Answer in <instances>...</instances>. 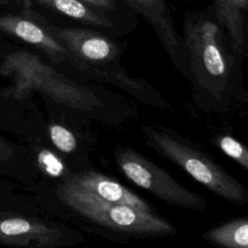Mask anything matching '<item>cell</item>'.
<instances>
[{
  "instance_id": "cell-1",
  "label": "cell",
  "mask_w": 248,
  "mask_h": 248,
  "mask_svg": "<svg viewBox=\"0 0 248 248\" xmlns=\"http://www.w3.org/2000/svg\"><path fill=\"white\" fill-rule=\"evenodd\" d=\"M181 37L188 58L186 77L201 106L225 110L233 99H240L242 58L218 22L213 6L187 11Z\"/></svg>"
},
{
  "instance_id": "cell-2",
  "label": "cell",
  "mask_w": 248,
  "mask_h": 248,
  "mask_svg": "<svg viewBox=\"0 0 248 248\" xmlns=\"http://www.w3.org/2000/svg\"><path fill=\"white\" fill-rule=\"evenodd\" d=\"M0 75L10 83L0 92L17 103L32 91L75 108H91L97 105L94 95L56 72L42 58L22 47L0 51Z\"/></svg>"
},
{
  "instance_id": "cell-3",
  "label": "cell",
  "mask_w": 248,
  "mask_h": 248,
  "mask_svg": "<svg viewBox=\"0 0 248 248\" xmlns=\"http://www.w3.org/2000/svg\"><path fill=\"white\" fill-rule=\"evenodd\" d=\"M140 130L150 148L181 168L208 191L236 205L247 203V189L201 146L163 125L143 124Z\"/></svg>"
},
{
  "instance_id": "cell-4",
  "label": "cell",
  "mask_w": 248,
  "mask_h": 248,
  "mask_svg": "<svg viewBox=\"0 0 248 248\" xmlns=\"http://www.w3.org/2000/svg\"><path fill=\"white\" fill-rule=\"evenodd\" d=\"M58 197L73 211L110 231L131 236H163L176 232L163 217L128 205L105 201L66 180Z\"/></svg>"
},
{
  "instance_id": "cell-5",
  "label": "cell",
  "mask_w": 248,
  "mask_h": 248,
  "mask_svg": "<svg viewBox=\"0 0 248 248\" xmlns=\"http://www.w3.org/2000/svg\"><path fill=\"white\" fill-rule=\"evenodd\" d=\"M114 160L120 171L130 181L164 202L198 212L208 207L203 197L181 185L165 169L135 149L116 146Z\"/></svg>"
},
{
  "instance_id": "cell-6",
  "label": "cell",
  "mask_w": 248,
  "mask_h": 248,
  "mask_svg": "<svg viewBox=\"0 0 248 248\" xmlns=\"http://www.w3.org/2000/svg\"><path fill=\"white\" fill-rule=\"evenodd\" d=\"M31 12L65 46L72 61L80 70L87 71L92 65L110 63L119 56V45L104 31L94 28L56 25L32 10Z\"/></svg>"
},
{
  "instance_id": "cell-7",
  "label": "cell",
  "mask_w": 248,
  "mask_h": 248,
  "mask_svg": "<svg viewBox=\"0 0 248 248\" xmlns=\"http://www.w3.org/2000/svg\"><path fill=\"white\" fill-rule=\"evenodd\" d=\"M154 30L161 46L176 69L187 76L188 58L182 37L174 27L167 0H121Z\"/></svg>"
},
{
  "instance_id": "cell-8",
  "label": "cell",
  "mask_w": 248,
  "mask_h": 248,
  "mask_svg": "<svg viewBox=\"0 0 248 248\" xmlns=\"http://www.w3.org/2000/svg\"><path fill=\"white\" fill-rule=\"evenodd\" d=\"M62 232L46 222L21 214L0 212V245L24 248L56 246Z\"/></svg>"
},
{
  "instance_id": "cell-9",
  "label": "cell",
  "mask_w": 248,
  "mask_h": 248,
  "mask_svg": "<svg viewBox=\"0 0 248 248\" xmlns=\"http://www.w3.org/2000/svg\"><path fill=\"white\" fill-rule=\"evenodd\" d=\"M0 32L41 50L55 64L72 61L69 51L33 16L30 9L25 10L24 16H0Z\"/></svg>"
},
{
  "instance_id": "cell-10",
  "label": "cell",
  "mask_w": 248,
  "mask_h": 248,
  "mask_svg": "<svg viewBox=\"0 0 248 248\" xmlns=\"http://www.w3.org/2000/svg\"><path fill=\"white\" fill-rule=\"evenodd\" d=\"M68 181L114 203L128 205L140 210L153 212L151 206L143 199L130 191L116 180L95 170H85L69 178Z\"/></svg>"
},
{
  "instance_id": "cell-11",
  "label": "cell",
  "mask_w": 248,
  "mask_h": 248,
  "mask_svg": "<svg viewBox=\"0 0 248 248\" xmlns=\"http://www.w3.org/2000/svg\"><path fill=\"white\" fill-rule=\"evenodd\" d=\"M40 6L90 28L117 32L125 23L101 12L82 0H34Z\"/></svg>"
},
{
  "instance_id": "cell-12",
  "label": "cell",
  "mask_w": 248,
  "mask_h": 248,
  "mask_svg": "<svg viewBox=\"0 0 248 248\" xmlns=\"http://www.w3.org/2000/svg\"><path fill=\"white\" fill-rule=\"evenodd\" d=\"M211 5L234 50L241 58L245 57L248 50V0H213Z\"/></svg>"
},
{
  "instance_id": "cell-13",
  "label": "cell",
  "mask_w": 248,
  "mask_h": 248,
  "mask_svg": "<svg viewBox=\"0 0 248 248\" xmlns=\"http://www.w3.org/2000/svg\"><path fill=\"white\" fill-rule=\"evenodd\" d=\"M202 238L212 245L223 248H247L248 218H234L216 225L205 231Z\"/></svg>"
},
{
  "instance_id": "cell-14",
  "label": "cell",
  "mask_w": 248,
  "mask_h": 248,
  "mask_svg": "<svg viewBox=\"0 0 248 248\" xmlns=\"http://www.w3.org/2000/svg\"><path fill=\"white\" fill-rule=\"evenodd\" d=\"M21 118L19 103L0 92V131L6 133H20Z\"/></svg>"
},
{
  "instance_id": "cell-15",
  "label": "cell",
  "mask_w": 248,
  "mask_h": 248,
  "mask_svg": "<svg viewBox=\"0 0 248 248\" xmlns=\"http://www.w3.org/2000/svg\"><path fill=\"white\" fill-rule=\"evenodd\" d=\"M19 160V147L0 136V175L5 178L16 176Z\"/></svg>"
},
{
  "instance_id": "cell-16",
  "label": "cell",
  "mask_w": 248,
  "mask_h": 248,
  "mask_svg": "<svg viewBox=\"0 0 248 248\" xmlns=\"http://www.w3.org/2000/svg\"><path fill=\"white\" fill-rule=\"evenodd\" d=\"M91 7L104 12L123 23H131L134 19V12L121 0H82Z\"/></svg>"
},
{
  "instance_id": "cell-17",
  "label": "cell",
  "mask_w": 248,
  "mask_h": 248,
  "mask_svg": "<svg viewBox=\"0 0 248 248\" xmlns=\"http://www.w3.org/2000/svg\"><path fill=\"white\" fill-rule=\"evenodd\" d=\"M215 141L227 156L232 158L244 170H248V149L242 142L229 135L219 136Z\"/></svg>"
},
{
  "instance_id": "cell-18",
  "label": "cell",
  "mask_w": 248,
  "mask_h": 248,
  "mask_svg": "<svg viewBox=\"0 0 248 248\" xmlns=\"http://www.w3.org/2000/svg\"><path fill=\"white\" fill-rule=\"evenodd\" d=\"M39 169L49 177H62L66 173V167L63 161L51 150L40 148L36 154Z\"/></svg>"
},
{
  "instance_id": "cell-19",
  "label": "cell",
  "mask_w": 248,
  "mask_h": 248,
  "mask_svg": "<svg viewBox=\"0 0 248 248\" xmlns=\"http://www.w3.org/2000/svg\"><path fill=\"white\" fill-rule=\"evenodd\" d=\"M47 131L52 144L61 152L70 153L76 149V137L66 127L57 123H52L48 126Z\"/></svg>"
},
{
  "instance_id": "cell-20",
  "label": "cell",
  "mask_w": 248,
  "mask_h": 248,
  "mask_svg": "<svg viewBox=\"0 0 248 248\" xmlns=\"http://www.w3.org/2000/svg\"><path fill=\"white\" fill-rule=\"evenodd\" d=\"M9 186H11V185L8 183V181L5 179V177L0 175V195H4V194L8 193Z\"/></svg>"
},
{
  "instance_id": "cell-21",
  "label": "cell",
  "mask_w": 248,
  "mask_h": 248,
  "mask_svg": "<svg viewBox=\"0 0 248 248\" xmlns=\"http://www.w3.org/2000/svg\"><path fill=\"white\" fill-rule=\"evenodd\" d=\"M8 3H9V1H8V0H0V7L6 6Z\"/></svg>"
}]
</instances>
